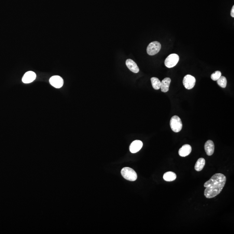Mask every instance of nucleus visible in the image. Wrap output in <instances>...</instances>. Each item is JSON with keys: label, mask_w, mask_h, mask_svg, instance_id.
<instances>
[{"label": "nucleus", "mask_w": 234, "mask_h": 234, "mask_svg": "<svg viewBox=\"0 0 234 234\" xmlns=\"http://www.w3.org/2000/svg\"><path fill=\"white\" fill-rule=\"evenodd\" d=\"M163 178L165 181L168 182L174 181L177 178V175L174 172L169 171L166 172L164 175Z\"/></svg>", "instance_id": "14"}, {"label": "nucleus", "mask_w": 234, "mask_h": 234, "mask_svg": "<svg viewBox=\"0 0 234 234\" xmlns=\"http://www.w3.org/2000/svg\"><path fill=\"white\" fill-rule=\"evenodd\" d=\"M221 76H222V73L220 71H216L211 75V79L213 80V81H217Z\"/></svg>", "instance_id": "18"}, {"label": "nucleus", "mask_w": 234, "mask_h": 234, "mask_svg": "<svg viewBox=\"0 0 234 234\" xmlns=\"http://www.w3.org/2000/svg\"><path fill=\"white\" fill-rule=\"evenodd\" d=\"M143 147V143L140 140H136L130 144L129 149L130 152L136 153L138 152Z\"/></svg>", "instance_id": "9"}, {"label": "nucleus", "mask_w": 234, "mask_h": 234, "mask_svg": "<svg viewBox=\"0 0 234 234\" xmlns=\"http://www.w3.org/2000/svg\"><path fill=\"white\" fill-rule=\"evenodd\" d=\"M196 82V79L194 76L190 75H187L183 78V85L186 89H191L194 87Z\"/></svg>", "instance_id": "6"}, {"label": "nucleus", "mask_w": 234, "mask_h": 234, "mask_svg": "<svg viewBox=\"0 0 234 234\" xmlns=\"http://www.w3.org/2000/svg\"><path fill=\"white\" fill-rule=\"evenodd\" d=\"M63 80L59 75H54L50 78L49 83L52 86L56 88H61L63 85Z\"/></svg>", "instance_id": "7"}, {"label": "nucleus", "mask_w": 234, "mask_h": 234, "mask_svg": "<svg viewBox=\"0 0 234 234\" xmlns=\"http://www.w3.org/2000/svg\"><path fill=\"white\" fill-rule=\"evenodd\" d=\"M179 56L177 54H171L168 56L165 60L164 64L168 68H171L175 66L179 61Z\"/></svg>", "instance_id": "4"}, {"label": "nucleus", "mask_w": 234, "mask_h": 234, "mask_svg": "<svg viewBox=\"0 0 234 234\" xmlns=\"http://www.w3.org/2000/svg\"><path fill=\"white\" fill-rule=\"evenodd\" d=\"M170 126L173 132H180L183 127V124L181 118L177 115L172 116L170 119Z\"/></svg>", "instance_id": "3"}, {"label": "nucleus", "mask_w": 234, "mask_h": 234, "mask_svg": "<svg viewBox=\"0 0 234 234\" xmlns=\"http://www.w3.org/2000/svg\"><path fill=\"white\" fill-rule=\"evenodd\" d=\"M231 15L232 18L234 17V6H233L232 8L231 12Z\"/></svg>", "instance_id": "19"}, {"label": "nucleus", "mask_w": 234, "mask_h": 234, "mask_svg": "<svg viewBox=\"0 0 234 234\" xmlns=\"http://www.w3.org/2000/svg\"><path fill=\"white\" fill-rule=\"evenodd\" d=\"M122 176L126 180L130 181H134L137 180V174L133 169L130 168H124L121 171Z\"/></svg>", "instance_id": "2"}, {"label": "nucleus", "mask_w": 234, "mask_h": 234, "mask_svg": "<svg viewBox=\"0 0 234 234\" xmlns=\"http://www.w3.org/2000/svg\"><path fill=\"white\" fill-rule=\"evenodd\" d=\"M170 83H171V79L170 78H165L162 81L160 88L162 92H168L169 90V86H170Z\"/></svg>", "instance_id": "13"}, {"label": "nucleus", "mask_w": 234, "mask_h": 234, "mask_svg": "<svg viewBox=\"0 0 234 234\" xmlns=\"http://www.w3.org/2000/svg\"><path fill=\"white\" fill-rule=\"evenodd\" d=\"M152 85L153 88L155 90H158L160 88L161 82L158 78L156 77H152L151 78Z\"/></svg>", "instance_id": "16"}, {"label": "nucleus", "mask_w": 234, "mask_h": 234, "mask_svg": "<svg viewBox=\"0 0 234 234\" xmlns=\"http://www.w3.org/2000/svg\"><path fill=\"white\" fill-rule=\"evenodd\" d=\"M205 150L208 156H211L214 153L215 145L214 143L211 140H208L205 144Z\"/></svg>", "instance_id": "11"}, {"label": "nucleus", "mask_w": 234, "mask_h": 234, "mask_svg": "<svg viewBox=\"0 0 234 234\" xmlns=\"http://www.w3.org/2000/svg\"><path fill=\"white\" fill-rule=\"evenodd\" d=\"M36 74L33 71H28L25 73L22 78V82L24 83H30L36 79Z\"/></svg>", "instance_id": "8"}, {"label": "nucleus", "mask_w": 234, "mask_h": 234, "mask_svg": "<svg viewBox=\"0 0 234 234\" xmlns=\"http://www.w3.org/2000/svg\"><path fill=\"white\" fill-rule=\"evenodd\" d=\"M226 181V177L222 173H216L212 176L210 180L204 184L206 188L204 190L206 198H214L219 194L225 186Z\"/></svg>", "instance_id": "1"}, {"label": "nucleus", "mask_w": 234, "mask_h": 234, "mask_svg": "<svg viewBox=\"0 0 234 234\" xmlns=\"http://www.w3.org/2000/svg\"><path fill=\"white\" fill-rule=\"evenodd\" d=\"M205 160L203 158H200L197 160L195 166V169L196 171H200L203 169L205 165Z\"/></svg>", "instance_id": "15"}, {"label": "nucleus", "mask_w": 234, "mask_h": 234, "mask_svg": "<svg viewBox=\"0 0 234 234\" xmlns=\"http://www.w3.org/2000/svg\"><path fill=\"white\" fill-rule=\"evenodd\" d=\"M217 81L219 86L223 88H225L226 87L227 85V80L226 78L223 76H221Z\"/></svg>", "instance_id": "17"}, {"label": "nucleus", "mask_w": 234, "mask_h": 234, "mask_svg": "<svg viewBox=\"0 0 234 234\" xmlns=\"http://www.w3.org/2000/svg\"><path fill=\"white\" fill-rule=\"evenodd\" d=\"M191 151V146L189 144H185L179 149V155L181 157H185L189 155Z\"/></svg>", "instance_id": "10"}, {"label": "nucleus", "mask_w": 234, "mask_h": 234, "mask_svg": "<svg viewBox=\"0 0 234 234\" xmlns=\"http://www.w3.org/2000/svg\"><path fill=\"white\" fill-rule=\"evenodd\" d=\"M161 44L159 42L154 41L149 44L147 49V52L148 55L150 56L155 55L159 53L161 49Z\"/></svg>", "instance_id": "5"}, {"label": "nucleus", "mask_w": 234, "mask_h": 234, "mask_svg": "<svg viewBox=\"0 0 234 234\" xmlns=\"http://www.w3.org/2000/svg\"><path fill=\"white\" fill-rule=\"evenodd\" d=\"M126 65L128 69L133 73H137L139 71V69L138 65L134 61L131 59H128L126 61Z\"/></svg>", "instance_id": "12"}]
</instances>
